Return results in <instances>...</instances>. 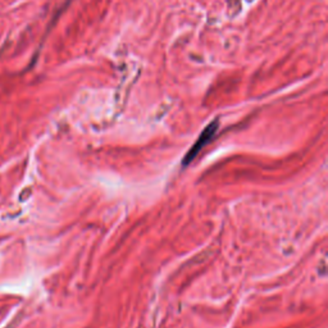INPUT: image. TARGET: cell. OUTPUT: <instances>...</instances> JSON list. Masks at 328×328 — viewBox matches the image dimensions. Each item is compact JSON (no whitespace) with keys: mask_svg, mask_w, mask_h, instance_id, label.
<instances>
[{"mask_svg":"<svg viewBox=\"0 0 328 328\" xmlns=\"http://www.w3.org/2000/svg\"><path fill=\"white\" fill-rule=\"evenodd\" d=\"M217 130H218V121H213L211 125L206 126L205 130H204L203 132L200 134V136L198 137L196 142L192 145L191 149L189 150V153L185 155L184 162H182L185 166H186V164H189V163H191L192 160L195 159V157H196V155L201 152V149H203V147H205L206 145L212 141V139H213L214 135H216Z\"/></svg>","mask_w":328,"mask_h":328,"instance_id":"6da1fadb","label":"cell"}]
</instances>
